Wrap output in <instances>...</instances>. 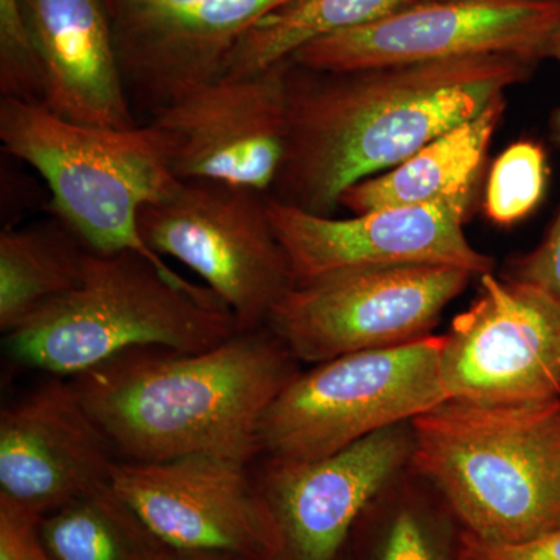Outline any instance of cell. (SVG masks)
I'll use <instances>...</instances> for the list:
<instances>
[{
    "mask_svg": "<svg viewBox=\"0 0 560 560\" xmlns=\"http://www.w3.org/2000/svg\"><path fill=\"white\" fill-rule=\"evenodd\" d=\"M534 68L511 55L341 72L290 60L285 154L268 195L335 215L350 187L474 119Z\"/></svg>",
    "mask_w": 560,
    "mask_h": 560,
    "instance_id": "cell-1",
    "label": "cell"
},
{
    "mask_svg": "<svg viewBox=\"0 0 560 560\" xmlns=\"http://www.w3.org/2000/svg\"><path fill=\"white\" fill-rule=\"evenodd\" d=\"M296 360L267 326L217 348H138L69 378L119 459L205 455L248 464L265 412L296 377Z\"/></svg>",
    "mask_w": 560,
    "mask_h": 560,
    "instance_id": "cell-2",
    "label": "cell"
},
{
    "mask_svg": "<svg viewBox=\"0 0 560 560\" xmlns=\"http://www.w3.org/2000/svg\"><path fill=\"white\" fill-rule=\"evenodd\" d=\"M237 331V319L208 287L135 250L90 249L79 285L3 335V348L20 366L72 378L127 350L201 352Z\"/></svg>",
    "mask_w": 560,
    "mask_h": 560,
    "instance_id": "cell-3",
    "label": "cell"
},
{
    "mask_svg": "<svg viewBox=\"0 0 560 560\" xmlns=\"http://www.w3.org/2000/svg\"><path fill=\"white\" fill-rule=\"evenodd\" d=\"M410 464L466 533L515 544L560 528V400H445L411 420Z\"/></svg>",
    "mask_w": 560,
    "mask_h": 560,
    "instance_id": "cell-4",
    "label": "cell"
},
{
    "mask_svg": "<svg viewBox=\"0 0 560 560\" xmlns=\"http://www.w3.org/2000/svg\"><path fill=\"white\" fill-rule=\"evenodd\" d=\"M0 140L5 153L46 180L55 215L88 248L135 250L173 271L139 230L143 208L179 180L153 127H90L62 119L43 103L2 97Z\"/></svg>",
    "mask_w": 560,
    "mask_h": 560,
    "instance_id": "cell-5",
    "label": "cell"
},
{
    "mask_svg": "<svg viewBox=\"0 0 560 560\" xmlns=\"http://www.w3.org/2000/svg\"><path fill=\"white\" fill-rule=\"evenodd\" d=\"M444 337L348 353L298 372L261 419L268 460L326 458L447 400L441 378Z\"/></svg>",
    "mask_w": 560,
    "mask_h": 560,
    "instance_id": "cell-6",
    "label": "cell"
},
{
    "mask_svg": "<svg viewBox=\"0 0 560 560\" xmlns=\"http://www.w3.org/2000/svg\"><path fill=\"white\" fill-rule=\"evenodd\" d=\"M267 198L217 180L179 179L139 217L149 248L200 276L241 330L267 326L275 305L294 285Z\"/></svg>",
    "mask_w": 560,
    "mask_h": 560,
    "instance_id": "cell-7",
    "label": "cell"
},
{
    "mask_svg": "<svg viewBox=\"0 0 560 560\" xmlns=\"http://www.w3.org/2000/svg\"><path fill=\"white\" fill-rule=\"evenodd\" d=\"M474 275L441 265L359 268L296 282L267 327L293 359L319 364L430 337Z\"/></svg>",
    "mask_w": 560,
    "mask_h": 560,
    "instance_id": "cell-8",
    "label": "cell"
},
{
    "mask_svg": "<svg viewBox=\"0 0 560 560\" xmlns=\"http://www.w3.org/2000/svg\"><path fill=\"white\" fill-rule=\"evenodd\" d=\"M560 25L551 0H416L363 27L302 47L291 61L315 70H359L481 55L550 58Z\"/></svg>",
    "mask_w": 560,
    "mask_h": 560,
    "instance_id": "cell-9",
    "label": "cell"
},
{
    "mask_svg": "<svg viewBox=\"0 0 560 560\" xmlns=\"http://www.w3.org/2000/svg\"><path fill=\"white\" fill-rule=\"evenodd\" d=\"M447 400L504 407L560 396V305L529 283L481 276L441 349Z\"/></svg>",
    "mask_w": 560,
    "mask_h": 560,
    "instance_id": "cell-10",
    "label": "cell"
},
{
    "mask_svg": "<svg viewBox=\"0 0 560 560\" xmlns=\"http://www.w3.org/2000/svg\"><path fill=\"white\" fill-rule=\"evenodd\" d=\"M478 187L422 205L393 206L350 219L318 215L275 200L267 206L294 283L359 268L441 265L489 275L493 259L464 232Z\"/></svg>",
    "mask_w": 560,
    "mask_h": 560,
    "instance_id": "cell-11",
    "label": "cell"
},
{
    "mask_svg": "<svg viewBox=\"0 0 560 560\" xmlns=\"http://www.w3.org/2000/svg\"><path fill=\"white\" fill-rule=\"evenodd\" d=\"M220 77L150 113L176 178L270 194L287 136V70Z\"/></svg>",
    "mask_w": 560,
    "mask_h": 560,
    "instance_id": "cell-12",
    "label": "cell"
},
{
    "mask_svg": "<svg viewBox=\"0 0 560 560\" xmlns=\"http://www.w3.org/2000/svg\"><path fill=\"white\" fill-rule=\"evenodd\" d=\"M109 482L176 555L278 560V533L246 464L205 455L119 459Z\"/></svg>",
    "mask_w": 560,
    "mask_h": 560,
    "instance_id": "cell-13",
    "label": "cell"
},
{
    "mask_svg": "<svg viewBox=\"0 0 560 560\" xmlns=\"http://www.w3.org/2000/svg\"><path fill=\"white\" fill-rule=\"evenodd\" d=\"M131 105L147 110L223 77L261 18L291 0H102Z\"/></svg>",
    "mask_w": 560,
    "mask_h": 560,
    "instance_id": "cell-14",
    "label": "cell"
},
{
    "mask_svg": "<svg viewBox=\"0 0 560 560\" xmlns=\"http://www.w3.org/2000/svg\"><path fill=\"white\" fill-rule=\"evenodd\" d=\"M411 455V422H405L326 458L268 460L256 481L278 533V560H340L360 515Z\"/></svg>",
    "mask_w": 560,
    "mask_h": 560,
    "instance_id": "cell-15",
    "label": "cell"
},
{
    "mask_svg": "<svg viewBox=\"0 0 560 560\" xmlns=\"http://www.w3.org/2000/svg\"><path fill=\"white\" fill-rule=\"evenodd\" d=\"M117 460L69 378L49 375L0 415V503L38 521L109 482Z\"/></svg>",
    "mask_w": 560,
    "mask_h": 560,
    "instance_id": "cell-16",
    "label": "cell"
},
{
    "mask_svg": "<svg viewBox=\"0 0 560 560\" xmlns=\"http://www.w3.org/2000/svg\"><path fill=\"white\" fill-rule=\"evenodd\" d=\"M43 105L73 124L130 130L139 121L102 0H21Z\"/></svg>",
    "mask_w": 560,
    "mask_h": 560,
    "instance_id": "cell-17",
    "label": "cell"
},
{
    "mask_svg": "<svg viewBox=\"0 0 560 560\" xmlns=\"http://www.w3.org/2000/svg\"><path fill=\"white\" fill-rule=\"evenodd\" d=\"M504 109L506 97H501L396 167L360 180L342 194L340 208L357 215L393 206L422 205L480 186L489 145Z\"/></svg>",
    "mask_w": 560,
    "mask_h": 560,
    "instance_id": "cell-18",
    "label": "cell"
},
{
    "mask_svg": "<svg viewBox=\"0 0 560 560\" xmlns=\"http://www.w3.org/2000/svg\"><path fill=\"white\" fill-rule=\"evenodd\" d=\"M51 560H175L110 482L70 500L38 521Z\"/></svg>",
    "mask_w": 560,
    "mask_h": 560,
    "instance_id": "cell-19",
    "label": "cell"
},
{
    "mask_svg": "<svg viewBox=\"0 0 560 560\" xmlns=\"http://www.w3.org/2000/svg\"><path fill=\"white\" fill-rule=\"evenodd\" d=\"M90 248L65 224L7 228L0 235V330L79 285Z\"/></svg>",
    "mask_w": 560,
    "mask_h": 560,
    "instance_id": "cell-20",
    "label": "cell"
},
{
    "mask_svg": "<svg viewBox=\"0 0 560 560\" xmlns=\"http://www.w3.org/2000/svg\"><path fill=\"white\" fill-rule=\"evenodd\" d=\"M411 2L415 0H291L245 33L223 77L270 69L315 40L363 27Z\"/></svg>",
    "mask_w": 560,
    "mask_h": 560,
    "instance_id": "cell-21",
    "label": "cell"
},
{
    "mask_svg": "<svg viewBox=\"0 0 560 560\" xmlns=\"http://www.w3.org/2000/svg\"><path fill=\"white\" fill-rule=\"evenodd\" d=\"M547 183V154L539 143H512L490 168L485 191L486 217L501 226L518 223L540 205Z\"/></svg>",
    "mask_w": 560,
    "mask_h": 560,
    "instance_id": "cell-22",
    "label": "cell"
},
{
    "mask_svg": "<svg viewBox=\"0 0 560 560\" xmlns=\"http://www.w3.org/2000/svg\"><path fill=\"white\" fill-rule=\"evenodd\" d=\"M0 91L2 97L43 103V81L21 0H0Z\"/></svg>",
    "mask_w": 560,
    "mask_h": 560,
    "instance_id": "cell-23",
    "label": "cell"
},
{
    "mask_svg": "<svg viewBox=\"0 0 560 560\" xmlns=\"http://www.w3.org/2000/svg\"><path fill=\"white\" fill-rule=\"evenodd\" d=\"M372 560H456L429 515L401 506L390 517Z\"/></svg>",
    "mask_w": 560,
    "mask_h": 560,
    "instance_id": "cell-24",
    "label": "cell"
},
{
    "mask_svg": "<svg viewBox=\"0 0 560 560\" xmlns=\"http://www.w3.org/2000/svg\"><path fill=\"white\" fill-rule=\"evenodd\" d=\"M501 278L537 287L560 305V209L540 245L511 260Z\"/></svg>",
    "mask_w": 560,
    "mask_h": 560,
    "instance_id": "cell-25",
    "label": "cell"
},
{
    "mask_svg": "<svg viewBox=\"0 0 560 560\" xmlns=\"http://www.w3.org/2000/svg\"><path fill=\"white\" fill-rule=\"evenodd\" d=\"M456 560H560V528L515 544H497L463 530L456 544Z\"/></svg>",
    "mask_w": 560,
    "mask_h": 560,
    "instance_id": "cell-26",
    "label": "cell"
},
{
    "mask_svg": "<svg viewBox=\"0 0 560 560\" xmlns=\"http://www.w3.org/2000/svg\"><path fill=\"white\" fill-rule=\"evenodd\" d=\"M0 560H51L38 536V518L0 503Z\"/></svg>",
    "mask_w": 560,
    "mask_h": 560,
    "instance_id": "cell-27",
    "label": "cell"
},
{
    "mask_svg": "<svg viewBox=\"0 0 560 560\" xmlns=\"http://www.w3.org/2000/svg\"><path fill=\"white\" fill-rule=\"evenodd\" d=\"M550 58H555L560 65V25L556 32L555 39H552ZM550 136L552 143L560 150V105L552 113L550 120Z\"/></svg>",
    "mask_w": 560,
    "mask_h": 560,
    "instance_id": "cell-28",
    "label": "cell"
},
{
    "mask_svg": "<svg viewBox=\"0 0 560 560\" xmlns=\"http://www.w3.org/2000/svg\"><path fill=\"white\" fill-rule=\"evenodd\" d=\"M175 560H250L246 558H238V556L230 555H195V556H178Z\"/></svg>",
    "mask_w": 560,
    "mask_h": 560,
    "instance_id": "cell-29",
    "label": "cell"
},
{
    "mask_svg": "<svg viewBox=\"0 0 560 560\" xmlns=\"http://www.w3.org/2000/svg\"><path fill=\"white\" fill-rule=\"evenodd\" d=\"M415 2H416V0H415ZM551 2H560V0H551Z\"/></svg>",
    "mask_w": 560,
    "mask_h": 560,
    "instance_id": "cell-30",
    "label": "cell"
}]
</instances>
